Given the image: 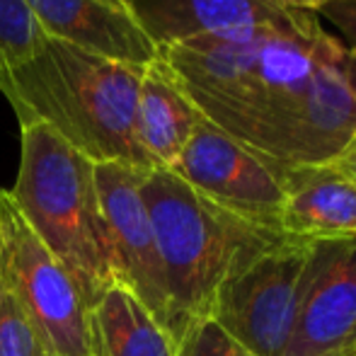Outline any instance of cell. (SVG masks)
Wrapping results in <instances>:
<instances>
[{"mask_svg":"<svg viewBox=\"0 0 356 356\" xmlns=\"http://www.w3.org/2000/svg\"><path fill=\"white\" fill-rule=\"evenodd\" d=\"M207 122L282 168L325 165L356 134V39L315 13L160 47Z\"/></svg>","mask_w":356,"mask_h":356,"instance_id":"obj_1","label":"cell"},{"mask_svg":"<svg viewBox=\"0 0 356 356\" xmlns=\"http://www.w3.org/2000/svg\"><path fill=\"white\" fill-rule=\"evenodd\" d=\"M143 71L44 37L27 61L0 73V92L19 124H47L92 163L155 170L136 138Z\"/></svg>","mask_w":356,"mask_h":356,"instance_id":"obj_2","label":"cell"},{"mask_svg":"<svg viewBox=\"0 0 356 356\" xmlns=\"http://www.w3.org/2000/svg\"><path fill=\"white\" fill-rule=\"evenodd\" d=\"M10 194L92 310L114 284L95 163L47 124H19V168Z\"/></svg>","mask_w":356,"mask_h":356,"instance_id":"obj_3","label":"cell"},{"mask_svg":"<svg viewBox=\"0 0 356 356\" xmlns=\"http://www.w3.org/2000/svg\"><path fill=\"white\" fill-rule=\"evenodd\" d=\"M141 197L168 284V334L177 347L197 320L209 318L223 279L284 233L223 211L165 168L145 172Z\"/></svg>","mask_w":356,"mask_h":356,"instance_id":"obj_4","label":"cell"},{"mask_svg":"<svg viewBox=\"0 0 356 356\" xmlns=\"http://www.w3.org/2000/svg\"><path fill=\"white\" fill-rule=\"evenodd\" d=\"M0 282L34 325L49 356H95L90 310L63 264L0 189Z\"/></svg>","mask_w":356,"mask_h":356,"instance_id":"obj_5","label":"cell"},{"mask_svg":"<svg viewBox=\"0 0 356 356\" xmlns=\"http://www.w3.org/2000/svg\"><path fill=\"white\" fill-rule=\"evenodd\" d=\"M310 240L282 235L243 259L213 296L209 318L254 356H284L293 334Z\"/></svg>","mask_w":356,"mask_h":356,"instance_id":"obj_6","label":"cell"},{"mask_svg":"<svg viewBox=\"0 0 356 356\" xmlns=\"http://www.w3.org/2000/svg\"><path fill=\"white\" fill-rule=\"evenodd\" d=\"M175 175L223 211L264 230L282 233L286 170L199 119L172 165Z\"/></svg>","mask_w":356,"mask_h":356,"instance_id":"obj_7","label":"cell"},{"mask_svg":"<svg viewBox=\"0 0 356 356\" xmlns=\"http://www.w3.org/2000/svg\"><path fill=\"white\" fill-rule=\"evenodd\" d=\"M145 172V168L129 163H95V184L112 252L114 284L131 291L168 332V284L141 197Z\"/></svg>","mask_w":356,"mask_h":356,"instance_id":"obj_8","label":"cell"},{"mask_svg":"<svg viewBox=\"0 0 356 356\" xmlns=\"http://www.w3.org/2000/svg\"><path fill=\"white\" fill-rule=\"evenodd\" d=\"M356 334V238L313 243L284 356H332Z\"/></svg>","mask_w":356,"mask_h":356,"instance_id":"obj_9","label":"cell"},{"mask_svg":"<svg viewBox=\"0 0 356 356\" xmlns=\"http://www.w3.org/2000/svg\"><path fill=\"white\" fill-rule=\"evenodd\" d=\"M47 37L112 61L148 66L158 47L127 5L112 0H24Z\"/></svg>","mask_w":356,"mask_h":356,"instance_id":"obj_10","label":"cell"},{"mask_svg":"<svg viewBox=\"0 0 356 356\" xmlns=\"http://www.w3.org/2000/svg\"><path fill=\"white\" fill-rule=\"evenodd\" d=\"M138 24L155 47L282 22L293 10L284 0H131Z\"/></svg>","mask_w":356,"mask_h":356,"instance_id":"obj_11","label":"cell"},{"mask_svg":"<svg viewBox=\"0 0 356 356\" xmlns=\"http://www.w3.org/2000/svg\"><path fill=\"white\" fill-rule=\"evenodd\" d=\"M279 228L310 243L356 238V184L330 165L289 168Z\"/></svg>","mask_w":356,"mask_h":356,"instance_id":"obj_12","label":"cell"},{"mask_svg":"<svg viewBox=\"0 0 356 356\" xmlns=\"http://www.w3.org/2000/svg\"><path fill=\"white\" fill-rule=\"evenodd\" d=\"M199 109L160 56L145 66L136 109V138L153 168L170 170L197 129Z\"/></svg>","mask_w":356,"mask_h":356,"instance_id":"obj_13","label":"cell"},{"mask_svg":"<svg viewBox=\"0 0 356 356\" xmlns=\"http://www.w3.org/2000/svg\"><path fill=\"white\" fill-rule=\"evenodd\" d=\"M95 356H175V344L148 308L124 286L112 284L90 310Z\"/></svg>","mask_w":356,"mask_h":356,"instance_id":"obj_14","label":"cell"},{"mask_svg":"<svg viewBox=\"0 0 356 356\" xmlns=\"http://www.w3.org/2000/svg\"><path fill=\"white\" fill-rule=\"evenodd\" d=\"M44 37L24 0H0V73L27 61Z\"/></svg>","mask_w":356,"mask_h":356,"instance_id":"obj_15","label":"cell"},{"mask_svg":"<svg viewBox=\"0 0 356 356\" xmlns=\"http://www.w3.org/2000/svg\"><path fill=\"white\" fill-rule=\"evenodd\" d=\"M0 356H49L34 325L0 282Z\"/></svg>","mask_w":356,"mask_h":356,"instance_id":"obj_16","label":"cell"},{"mask_svg":"<svg viewBox=\"0 0 356 356\" xmlns=\"http://www.w3.org/2000/svg\"><path fill=\"white\" fill-rule=\"evenodd\" d=\"M175 356H254L240 342H235L218 323L202 318L182 334L175 347Z\"/></svg>","mask_w":356,"mask_h":356,"instance_id":"obj_17","label":"cell"},{"mask_svg":"<svg viewBox=\"0 0 356 356\" xmlns=\"http://www.w3.org/2000/svg\"><path fill=\"white\" fill-rule=\"evenodd\" d=\"M325 165H330L334 172H339L342 177H347L349 182L356 184V134H354L352 138H349V143L344 145V148L339 150V153L334 155L330 163H325Z\"/></svg>","mask_w":356,"mask_h":356,"instance_id":"obj_18","label":"cell"},{"mask_svg":"<svg viewBox=\"0 0 356 356\" xmlns=\"http://www.w3.org/2000/svg\"><path fill=\"white\" fill-rule=\"evenodd\" d=\"M323 13H330V17L337 19L339 24L344 22L347 32H352V39H356V0L334 3V5H330V8H325Z\"/></svg>","mask_w":356,"mask_h":356,"instance_id":"obj_19","label":"cell"},{"mask_svg":"<svg viewBox=\"0 0 356 356\" xmlns=\"http://www.w3.org/2000/svg\"><path fill=\"white\" fill-rule=\"evenodd\" d=\"M291 10H305V13H318V10H325L334 3H342V0H284Z\"/></svg>","mask_w":356,"mask_h":356,"instance_id":"obj_20","label":"cell"},{"mask_svg":"<svg viewBox=\"0 0 356 356\" xmlns=\"http://www.w3.org/2000/svg\"><path fill=\"white\" fill-rule=\"evenodd\" d=\"M332 356H356V349H347V352H337Z\"/></svg>","mask_w":356,"mask_h":356,"instance_id":"obj_21","label":"cell"},{"mask_svg":"<svg viewBox=\"0 0 356 356\" xmlns=\"http://www.w3.org/2000/svg\"><path fill=\"white\" fill-rule=\"evenodd\" d=\"M347 349H356V334H354V337H352V342H349L347 347L342 349V352H347Z\"/></svg>","mask_w":356,"mask_h":356,"instance_id":"obj_22","label":"cell"},{"mask_svg":"<svg viewBox=\"0 0 356 356\" xmlns=\"http://www.w3.org/2000/svg\"><path fill=\"white\" fill-rule=\"evenodd\" d=\"M112 3H117V5H127V8H131V0H112Z\"/></svg>","mask_w":356,"mask_h":356,"instance_id":"obj_23","label":"cell"}]
</instances>
